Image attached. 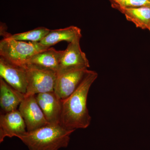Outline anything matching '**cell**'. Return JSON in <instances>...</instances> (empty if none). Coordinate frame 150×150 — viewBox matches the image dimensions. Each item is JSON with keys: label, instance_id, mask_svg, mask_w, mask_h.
I'll use <instances>...</instances> for the list:
<instances>
[{"label": "cell", "instance_id": "cell-1", "mask_svg": "<svg viewBox=\"0 0 150 150\" xmlns=\"http://www.w3.org/2000/svg\"><path fill=\"white\" fill-rule=\"evenodd\" d=\"M98 74L88 70L78 88L69 97L62 100L60 124L68 130L76 131L90 126L91 118L87 106L90 88Z\"/></svg>", "mask_w": 150, "mask_h": 150}, {"label": "cell", "instance_id": "cell-2", "mask_svg": "<svg viewBox=\"0 0 150 150\" xmlns=\"http://www.w3.org/2000/svg\"><path fill=\"white\" fill-rule=\"evenodd\" d=\"M74 130L60 124H49L18 137L28 150H59L68 147Z\"/></svg>", "mask_w": 150, "mask_h": 150}, {"label": "cell", "instance_id": "cell-3", "mask_svg": "<svg viewBox=\"0 0 150 150\" xmlns=\"http://www.w3.org/2000/svg\"><path fill=\"white\" fill-rule=\"evenodd\" d=\"M47 48L40 42L3 38L0 41V57L13 64L23 67L32 56Z\"/></svg>", "mask_w": 150, "mask_h": 150}, {"label": "cell", "instance_id": "cell-4", "mask_svg": "<svg viewBox=\"0 0 150 150\" xmlns=\"http://www.w3.org/2000/svg\"><path fill=\"white\" fill-rule=\"evenodd\" d=\"M27 86L25 96L54 91L58 73L34 65H25Z\"/></svg>", "mask_w": 150, "mask_h": 150}, {"label": "cell", "instance_id": "cell-5", "mask_svg": "<svg viewBox=\"0 0 150 150\" xmlns=\"http://www.w3.org/2000/svg\"><path fill=\"white\" fill-rule=\"evenodd\" d=\"M80 41L76 40L69 43L67 48L62 51L58 74L89 68V62L81 49Z\"/></svg>", "mask_w": 150, "mask_h": 150}, {"label": "cell", "instance_id": "cell-6", "mask_svg": "<svg viewBox=\"0 0 150 150\" xmlns=\"http://www.w3.org/2000/svg\"><path fill=\"white\" fill-rule=\"evenodd\" d=\"M18 110L24 119L28 132L39 129L48 123L35 95L25 97L20 104Z\"/></svg>", "mask_w": 150, "mask_h": 150}, {"label": "cell", "instance_id": "cell-7", "mask_svg": "<svg viewBox=\"0 0 150 150\" xmlns=\"http://www.w3.org/2000/svg\"><path fill=\"white\" fill-rule=\"evenodd\" d=\"M88 70V69L74 70L58 74L54 93L61 100L66 99L76 91Z\"/></svg>", "mask_w": 150, "mask_h": 150}, {"label": "cell", "instance_id": "cell-8", "mask_svg": "<svg viewBox=\"0 0 150 150\" xmlns=\"http://www.w3.org/2000/svg\"><path fill=\"white\" fill-rule=\"evenodd\" d=\"M0 78L18 91L26 93L27 77L24 66L13 64L0 57Z\"/></svg>", "mask_w": 150, "mask_h": 150}, {"label": "cell", "instance_id": "cell-9", "mask_svg": "<svg viewBox=\"0 0 150 150\" xmlns=\"http://www.w3.org/2000/svg\"><path fill=\"white\" fill-rule=\"evenodd\" d=\"M26 132V125L18 110L1 114L0 143H2L6 137L18 138Z\"/></svg>", "mask_w": 150, "mask_h": 150}, {"label": "cell", "instance_id": "cell-10", "mask_svg": "<svg viewBox=\"0 0 150 150\" xmlns=\"http://www.w3.org/2000/svg\"><path fill=\"white\" fill-rule=\"evenodd\" d=\"M38 103L49 124H60L62 100L54 91L35 95Z\"/></svg>", "mask_w": 150, "mask_h": 150}, {"label": "cell", "instance_id": "cell-11", "mask_svg": "<svg viewBox=\"0 0 150 150\" xmlns=\"http://www.w3.org/2000/svg\"><path fill=\"white\" fill-rule=\"evenodd\" d=\"M82 35L80 28L72 26L60 29L50 30L48 34L40 43L47 48L61 42L66 41L69 43L80 40Z\"/></svg>", "mask_w": 150, "mask_h": 150}, {"label": "cell", "instance_id": "cell-12", "mask_svg": "<svg viewBox=\"0 0 150 150\" xmlns=\"http://www.w3.org/2000/svg\"><path fill=\"white\" fill-rule=\"evenodd\" d=\"M25 97L24 94L18 91L0 78V105L5 113L17 110V107Z\"/></svg>", "mask_w": 150, "mask_h": 150}, {"label": "cell", "instance_id": "cell-13", "mask_svg": "<svg viewBox=\"0 0 150 150\" xmlns=\"http://www.w3.org/2000/svg\"><path fill=\"white\" fill-rule=\"evenodd\" d=\"M62 51H57L53 47H50L32 56L27 64L51 70L58 73Z\"/></svg>", "mask_w": 150, "mask_h": 150}, {"label": "cell", "instance_id": "cell-14", "mask_svg": "<svg viewBox=\"0 0 150 150\" xmlns=\"http://www.w3.org/2000/svg\"><path fill=\"white\" fill-rule=\"evenodd\" d=\"M125 15L128 21L133 23L136 27L143 30L148 29L150 25V8L129 7L112 5Z\"/></svg>", "mask_w": 150, "mask_h": 150}, {"label": "cell", "instance_id": "cell-15", "mask_svg": "<svg viewBox=\"0 0 150 150\" xmlns=\"http://www.w3.org/2000/svg\"><path fill=\"white\" fill-rule=\"evenodd\" d=\"M50 29L44 27H38L26 32L12 34L8 33L3 38L31 42H40L48 34Z\"/></svg>", "mask_w": 150, "mask_h": 150}, {"label": "cell", "instance_id": "cell-16", "mask_svg": "<svg viewBox=\"0 0 150 150\" xmlns=\"http://www.w3.org/2000/svg\"><path fill=\"white\" fill-rule=\"evenodd\" d=\"M125 7L150 8V0H127Z\"/></svg>", "mask_w": 150, "mask_h": 150}, {"label": "cell", "instance_id": "cell-17", "mask_svg": "<svg viewBox=\"0 0 150 150\" xmlns=\"http://www.w3.org/2000/svg\"><path fill=\"white\" fill-rule=\"evenodd\" d=\"M111 3V5L125 7L127 0H110Z\"/></svg>", "mask_w": 150, "mask_h": 150}, {"label": "cell", "instance_id": "cell-18", "mask_svg": "<svg viewBox=\"0 0 150 150\" xmlns=\"http://www.w3.org/2000/svg\"><path fill=\"white\" fill-rule=\"evenodd\" d=\"M148 30H149V31L150 32V25L149 27V29H148Z\"/></svg>", "mask_w": 150, "mask_h": 150}]
</instances>
